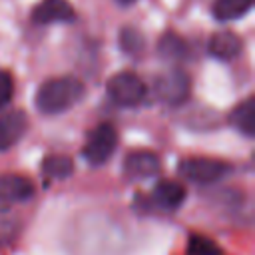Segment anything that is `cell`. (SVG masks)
I'll list each match as a JSON object with an SVG mask.
<instances>
[{"mask_svg": "<svg viewBox=\"0 0 255 255\" xmlns=\"http://www.w3.org/2000/svg\"><path fill=\"white\" fill-rule=\"evenodd\" d=\"M84 96V84L74 76H62L46 80L38 94L36 106L42 114H62L78 104Z\"/></svg>", "mask_w": 255, "mask_h": 255, "instance_id": "6da1fadb", "label": "cell"}, {"mask_svg": "<svg viewBox=\"0 0 255 255\" xmlns=\"http://www.w3.org/2000/svg\"><path fill=\"white\" fill-rule=\"evenodd\" d=\"M116 145H118L116 128L112 124H100L88 135V141L84 145V157L92 165H102L112 157Z\"/></svg>", "mask_w": 255, "mask_h": 255, "instance_id": "7a4b0ae2", "label": "cell"}, {"mask_svg": "<svg viewBox=\"0 0 255 255\" xmlns=\"http://www.w3.org/2000/svg\"><path fill=\"white\" fill-rule=\"evenodd\" d=\"M108 94L120 106H135L145 96V86L133 72H118L108 80Z\"/></svg>", "mask_w": 255, "mask_h": 255, "instance_id": "3957f363", "label": "cell"}, {"mask_svg": "<svg viewBox=\"0 0 255 255\" xmlns=\"http://www.w3.org/2000/svg\"><path fill=\"white\" fill-rule=\"evenodd\" d=\"M229 171V165L211 157H187L179 163V173L195 183H213Z\"/></svg>", "mask_w": 255, "mask_h": 255, "instance_id": "277c9868", "label": "cell"}, {"mask_svg": "<svg viewBox=\"0 0 255 255\" xmlns=\"http://www.w3.org/2000/svg\"><path fill=\"white\" fill-rule=\"evenodd\" d=\"M157 96L169 104V106H177L181 102L187 100L189 96V90H191V84H189V76L183 72V70H169L165 74L159 76L157 84Z\"/></svg>", "mask_w": 255, "mask_h": 255, "instance_id": "5b68a950", "label": "cell"}, {"mask_svg": "<svg viewBox=\"0 0 255 255\" xmlns=\"http://www.w3.org/2000/svg\"><path fill=\"white\" fill-rule=\"evenodd\" d=\"M159 167H161V161H159L157 153H153L149 149L129 151L124 159V171L128 177H133V179L151 177L159 171Z\"/></svg>", "mask_w": 255, "mask_h": 255, "instance_id": "8992f818", "label": "cell"}, {"mask_svg": "<svg viewBox=\"0 0 255 255\" xmlns=\"http://www.w3.org/2000/svg\"><path fill=\"white\" fill-rule=\"evenodd\" d=\"M28 129V118L22 110L0 114V149H8L20 141Z\"/></svg>", "mask_w": 255, "mask_h": 255, "instance_id": "52a82bcc", "label": "cell"}, {"mask_svg": "<svg viewBox=\"0 0 255 255\" xmlns=\"http://www.w3.org/2000/svg\"><path fill=\"white\" fill-rule=\"evenodd\" d=\"M34 195V185L28 177L18 173H4L0 175V201L14 203L26 201Z\"/></svg>", "mask_w": 255, "mask_h": 255, "instance_id": "ba28073f", "label": "cell"}, {"mask_svg": "<svg viewBox=\"0 0 255 255\" xmlns=\"http://www.w3.org/2000/svg\"><path fill=\"white\" fill-rule=\"evenodd\" d=\"M32 18L38 24L70 22L74 20V8L68 0H40V4L32 10Z\"/></svg>", "mask_w": 255, "mask_h": 255, "instance_id": "9c48e42d", "label": "cell"}, {"mask_svg": "<svg viewBox=\"0 0 255 255\" xmlns=\"http://www.w3.org/2000/svg\"><path fill=\"white\" fill-rule=\"evenodd\" d=\"M207 48H209L211 56H215L219 60H233L241 52V40L233 32L223 30V32H215L209 38V46Z\"/></svg>", "mask_w": 255, "mask_h": 255, "instance_id": "30bf717a", "label": "cell"}, {"mask_svg": "<svg viewBox=\"0 0 255 255\" xmlns=\"http://www.w3.org/2000/svg\"><path fill=\"white\" fill-rule=\"evenodd\" d=\"M185 199V187L177 181L163 179L153 187V201L163 209H175Z\"/></svg>", "mask_w": 255, "mask_h": 255, "instance_id": "8fae6325", "label": "cell"}, {"mask_svg": "<svg viewBox=\"0 0 255 255\" xmlns=\"http://www.w3.org/2000/svg\"><path fill=\"white\" fill-rule=\"evenodd\" d=\"M229 122L233 124L235 129H239L245 135H253L255 133V98L249 96L247 100H243L229 116Z\"/></svg>", "mask_w": 255, "mask_h": 255, "instance_id": "7c38bea8", "label": "cell"}, {"mask_svg": "<svg viewBox=\"0 0 255 255\" xmlns=\"http://www.w3.org/2000/svg\"><path fill=\"white\" fill-rule=\"evenodd\" d=\"M253 6V0H215L213 16L217 20H237L247 14Z\"/></svg>", "mask_w": 255, "mask_h": 255, "instance_id": "4fadbf2b", "label": "cell"}, {"mask_svg": "<svg viewBox=\"0 0 255 255\" xmlns=\"http://www.w3.org/2000/svg\"><path fill=\"white\" fill-rule=\"evenodd\" d=\"M42 171L52 177V179H64V177H70L72 171H74V161L68 157V155H60V153H54V155H48L44 161H42Z\"/></svg>", "mask_w": 255, "mask_h": 255, "instance_id": "5bb4252c", "label": "cell"}, {"mask_svg": "<svg viewBox=\"0 0 255 255\" xmlns=\"http://www.w3.org/2000/svg\"><path fill=\"white\" fill-rule=\"evenodd\" d=\"M157 50H159V54H161L163 58L177 62V60H181V58L187 54V44H185L179 36H175V34H165V36L159 40Z\"/></svg>", "mask_w": 255, "mask_h": 255, "instance_id": "9a60e30c", "label": "cell"}, {"mask_svg": "<svg viewBox=\"0 0 255 255\" xmlns=\"http://www.w3.org/2000/svg\"><path fill=\"white\" fill-rule=\"evenodd\" d=\"M187 255H221V249L205 235H191L187 241Z\"/></svg>", "mask_w": 255, "mask_h": 255, "instance_id": "2e32d148", "label": "cell"}, {"mask_svg": "<svg viewBox=\"0 0 255 255\" xmlns=\"http://www.w3.org/2000/svg\"><path fill=\"white\" fill-rule=\"evenodd\" d=\"M120 42H122V48L129 54H135L143 48V38L137 30L133 28H124L122 30V36H120Z\"/></svg>", "mask_w": 255, "mask_h": 255, "instance_id": "e0dca14e", "label": "cell"}, {"mask_svg": "<svg viewBox=\"0 0 255 255\" xmlns=\"http://www.w3.org/2000/svg\"><path fill=\"white\" fill-rule=\"evenodd\" d=\"M12 94H14V80H12V74L6 72V70H0V110L10 104Z\"/></svg>", "mask_w": 255, "mask_h": 255, "instance_id": "ac0fdd59", "label": "cell"}, {"mask_svg": "<svg viewBox=\"0 0 255 255\" xmlns=\"http://www.w3.org/2000/svg\"><path fill=\"white\" fill-rule=\"evenodd\" d=\"M120 2H124V4H131V2H135V0H120Z\"/></svg>", "mask_w": 255, "mask_h": 255, "instance_id": "d6986e66", "label": "cell"}]
</instances>
